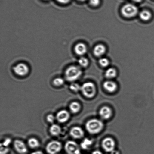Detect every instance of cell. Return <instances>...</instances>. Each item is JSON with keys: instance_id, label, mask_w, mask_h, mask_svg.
Here are the masks:
<instances>
[{"instance_id": "obj_9", "label": "cell", "mask_w": 154, "mask_h": 154, "mask_svg": "<svg viewBox=\"0 0 154 154\" xmlns=\"http://www.w3.org/2000/svg\"><path fill=\"white\" fill-rule=\"evenodd\" d=\"M14 148L16 151L19 154H26L28 152L26 145L21 140H16L14 141Z\"/></svg>"}, {"instance_id": "obj_17", "label": "cell", "mask_w": 154, "mask_h": 154, "mask_svg": "<svg viewBox=\"0 0 154 154\" xmlns=\"http://www.w3.org/2000/svg\"><path fill=\"white\" fill-rule=\"evenodd\" d=\"M93 144V140L88 138H85L82 142L80 147L83 150H88L91 148Z\"/></svg>"}, {"instance_id": "obj_32", "label": "cell", "mask_w": 154, "mask_h": 154, "mask_svg": "<svg viewBox=\"0 0 154 154\" xmlns=\"http://www.w3.org/2000/svg\"><path fill=\"white\" fill-rule=\"evenodd\" d=\"M91 154H103V153L100 151L95 150L92 152Z\"/></svg>"}, {"instance_id": "obj_6", "label": "cell", "mask_w": 154, "mask_h": 154, "mask_svg": "<svg viewBox=\"0 0 154 154\" xmlns=\"http://www.w3.org/2000/svg\"><path fill=\"white\" fill-rule=\"evenodd\" d=\"M64 149L67 154H81L80 146L74 141H67L65 144Z\"/></svg>"}, {"instance_id": "obj_16", "label": "cell", "mask_w": 154, "mask_h": 154, "mask_svg": "<svg viewBox=\"0 0 154 154\" xmlns=\"http://www.w3.org/2000/svg\"><path fill=\"white\" fill-rule=\"evenodd\" d=\"M61 128L58 125L53 124L50 127L49 132L53 136H58L61 134Z\"/></svg>"}, {"instance_id": "obj_3", "label": "cell", "mask_w": 154, "mask_h": 154, "mask_svg": "<svg viewBox=\"0 0 154 154\" xmlns=\"http://www.w3.org/2000/svg\"><path fill=\"white\" fill-rule=\"evenodd\" d=\"M81 91L83 96L88 99H91L96 93V86L93 83L88 82L84 83L81 86Z\"/></svg>"}, {"instance_id": "obj_5", "label": "cell", "mask_w": 154, "mask_h": 154, "mask_svg": "<svg viewBox=\"0 0 154 154\" xmlns=\"http://www.w3.org/2000/svg\"><path fill=\"white\" fill-rule=\"evenodd\" d=\"M62 148V144L61 142L54 140L50 142L47 145L46 150L48 154H57L61 152Z\"/></svg>"}, {"instance_id": "obj_24", "label": "cell", "mask_w": 154, "mask_h": 154, "mask_svg": "<svg viewBox=\"0 0 154 154\" xmlns=\"http://www.w3.org/2000/svg\"><path fill=\"white\" fill-rule=\"evenodd\" d=\"M70 90L75 93H77L81 90V86L79 84L75 83H72L70 86Z\"/></svg>"}, {"instance_id": "obj_8", "label": "cell", "mask_w": 154, "mask_h": 154, "mask_svg": "<svg viewBox=\"0 0 154 154\" xmlns=\"http://www.w3.org/2000/svg\"><path fill=\"white\" fill-rule=\"evenodd\" d=\"M115 141L113 138L110 137L104 139L102 141V146L103 149L105 152L111 153L115 149Z\"/></svg>"}, {"instance_id": "obj_15", "label": "cell", "mask_w": 154, "mask_h": 154, "mask_svg": "<svg viewBox=\"0 0 154 154\" xmlns=\"http://www.w3.org/2000/svg\"><path fill=\"white\" fill-rule=\"evenodd\" d=\"M106 48L103 45L98 44L94 47L93 49V53L96 57H100L105 54Z\"/></svg>"}, {"instance_id": "obj_28", "label": "cell", "mask_w": 154, "mask_h": 154, "mask_svg": "<svg viewBox=\"0 0 154 154\" xmlns=\"http://www.w3.org/2000/svg\"><path fill=\"white\" fill-rule=\"evenodd\" d=\"M89 4L93 7H97L100 4V0H89Z\"/></svg>"}, {"instance_id": "obj_11", "label": "cell", "mask_w": 154, "mask_h": 154, "mask_svg": "<svg viewBox=\"0 0 154 154\" xmlns=\"http://www.w3.org/2000/svg\"><path fill=\"white\" fill-rule=\"evenodd\" d=\"M84 132L82 128L75 126L72 127L70 131L71 137L75 139H80L84 137Z\"/></svg>"}, {"instance_id": "obj_26", "label": "cell", "mask_w": 154, "mask_h": 154, "mask_svg": "<svg viewBox=\"0 0 154 154\" xmlns=\"http://www.w3.org/2000/svg\"><path fill=\"white\" fill-rule=\"evenodd\" d=\"M10 151V148L8 147L3 146L1 144L0 148V154H7Z\"/></svg>"}, {"instance_id": "obj_20", "label": "cell", "mask_w": 154, "mask_h": 154, "mask_svg": "<svg viewBox=\"0 0 154 154\" xmlns=\"http://www.w3.org/2000/svg\"><path fill=\"white\" fill-rule=\"evenodd\" d=\"M117 75V71L113 68H109L107 69L105 73L106 77L109 79L115 78Z\"/></svg>"}, {"instance_id": "obj_2", "label": "cell", "mask_w": 154, "mask_h": 154, "mask_svg": "<svg viewBox=\"0 0 154 154\" xmlns=\"http://www.w3.org/2000/svg\"><path fill=\"white\" fill-rule=\"evenodd\" d=\"M82 74V71L79 66L72 65L69 66L66 70L65 78L69 82H74L79 79Z\"/></svg>"}, {"instance_id": "obj_23", "label": "cell", "mask_w": 154, "mask_h": 154, "mask_svg": "<svg viewBox=\"0 0 154 154\" xmlns=\"http://www.w3.org/2000/svg\"><path fill=\"white\" fill-rule=\"evenodd\" d=\"M64 79L61 77L55 78L53 81L54 85L57 87H60L63 86L64 84Z\"/></svg>"}, {"instance_id": "obj_22", "label": "cell", "mask_w": 154, "mask_h": 154, "mask_svg": "<svg viewBox=\"0 0 154 154\" xmlns=\"http://www.w3.org/2000/svg\"><path fill=\"white\" fill-rule=\"evenodd\" d=\"M78 62L81 67L85 68L88 65L89 61L88 59L84 57H80L78 60Z\"/></svg>"}, {"instance_id": "obj_27", "label": "cell", "mask_w": 154, "mask_h": 154, "mask_svg": "<svg viewBox=\"0 0 154 154\" xmlns=\"http://www.w3.org/2000/svg\"><path fill=\"white\" fill-rule=\"evenodd\" d=\"M55 119H56V117L52 114L48 115L46 117V120L48 123L51 124L54 123L55 121Z\"/></svg>"}, {"instance_id": "obj_21", "label": "cell", "mask_w": 154, "mask_h": 154, "mask_svg": "<svg viewBox=\"0 0 154 154\" xmlns=\"http://www.w3.org/2000/svg\"><path fill=\"white\" fill-rule=\"evenodd\" d=\"M140 17L142 20L147 21L150 20L152 17V14L149 11L145 10L140 12Z\"/></svg>"}, {"instance_id": "obj_25", "label": "cell", "mask_w": 154, "mask_h": 154, "mask_svg": "<svg viewBox=\"0 0 154 154\" xmlns=\"http://www.w3.org/2000/svg\"><path fill=\"white\" fill-rule=\"evenodd\" d=\"M99 64L103 67H106L109 64V61L108 59L102 58L99 60Z\"/></svg>"}, {"instance_id": "obj_13", "label": "cell", "mask_w": 154, "mask_h": 154, "mask_svg": "<svg viewBox=\"0 0 154 154\" xmlns=\"http://www.w3.org/2000/svg\"><path fill=\"white\" fill-rule=\"evenodd\" d=\"M103 87L106 91L109 93H114L117 89V84L114 81L111 80H108L104 82Z\"/></svg>"}, {"instance_id": "obj_29", "label": "cell", "mask_w": 154, "mask_h": 154, "mask_svg": "<svg viewBox=\"0 0 154 154\" xmlns=\"http://www.w3.org/2000/svg\"><path fill=\"white\" fill-rule=\"evenodd\" d=\"M11 143V140L10 138H7L4 140V141L2 143H1V144L3 146H6V147H9L10 144Z\"/></svg>"}, {"instance_id": "obj_33", "label": "cell", "mask_w": 154, "mask_h": 154, "mask_svg": "<svg viewBox=\"0 0 154 154\" xmlns=\"http://www.w3.org/2000/svg\"><path fill=\"white\" fill-rule=\"evenodd\" d=\"M110 154H120V152L118 150H116L115 149L113 151L110 153Z\"/></svg>"}, {"instance_id": "obj_30", "label": "cell", "mask_w": 154, "mask_h": 154, "mask_svg": "<svg viewBox=\"0 0 154 154\" xmlns=\"http://www.w3.org/2000/svg\"><path fill=\"white\" fill-rule=\"evenodd\" d=\"M59 3L61 4H67L71 0H56Z\"/></svg>"}, {"instance_id": "obj_4", "label": "cell", "mask_w": 154, "mask_h": 154, "mask_svg": "<svg viewBox=\"0 0 154 154\" xmlns=\"http://www.w3.org/2000/svg\"><path fill=\"white\" fill-rule=\"evenodd\" d=\"M138 8L132 4H125L122 7L121 13L125 17L131 18L136 16L138 13Z\"/></svg>"}, {"instance_id": "obj_34", "label": "cell", "mask_w": 154, "mask_h": 154, "mask_svg": "<svg viewBox=\"0 0 154 154\" xmlns=\"http://www.w3.org/2000/svg\"><path fill=\"white\" fill-rule=\"evenodd\" d=\"M134 2L136 3H140L143 0H132Z\"/></svg>"}, {"instance_id": "obj_36", "label": "cell", "mask_w": 154, "mask_h": 154, "mask_svg": "<svg viewBox=\"0 0 154 154\" xmlns=\"http://www.w3.org/2000/svg\"><path fill=\"white\" fill-rule=\"evenodd\" d=\"M45 1H48V0H45Z\"/></svg>"}, {"instance_id": "obj_12", "label": "cell", "mask_w": 154, "mask_h": 154, "mask_svg": "<svg viewBox=\"0 0 154 154\" xmlns=\"http://www.w3.org/2000/svg\"><path fill=\"white\" fill-rule=\"evenodd\" d=\"M100 117L102 120H108L112 115V111L109 107L104 106L102 107L99 112Z\"/></svg>"}, {"instance_id": "obj_19", "label": "cell", "mask_w": 154, "mask_h": 154, "mask_svg": "<svg viewBox=\"0 0 154 154\" xmlns=\"http://www.w3.org/2000/svg\"><path fill=\"white\" fill-rule=\"evenodd\" d=\"M28 145L31 148L35 149L40 147V143L38 140L35 138H31L28 140Z\"/></svg>"}, {"instance_id": "obj_18", "label": "cell", "mask_w": 154, "mask_h": 154, "mask_svg": "<svg viewBox=\"0 0 154 154\" xmlns=\"http://www.w3.org/2000/svg\"><path fill=\"white\" fill-rule=\"evenodd\" d=\"M81 105L78 102H73L69 105V109L71 112L73 114H76L79 112L81 109Z\"/></svg>"}, {"instance_id": "obj_10", "label": "cell", "mask_w": 154, "mask_h": 154, "mask_svg": "<svg viewBox=\"0 0 154 154\" xmlns=\"http://www.w3.org/2000/svg\"><path fill=\"white\" fill-rule=\"evenodd\" d=\"M70 117V113L66 110H62L59 111L56 116V120L61 123H65L67 121Z\"/></svg>"}, {"instance_id": "obj_14", "label": "cell", "mask_w": 154, "mask_h": 154, "mask_svg": "<svg viewBox=\"0 0 154 154\" xmlns=\"http://www.w3.org/2000/svg\"><path fill=\"white\" fill-rule=\"evenodd\" d=\"M74 50L77 55L82 56L85 54L86 52H87V46L84 43H78L75 45Z\"/></svg>"}, {"instance_id": "obj_31", "label": "cell", "mask_w": 154, "mask_h": 154, "mask_svg": "<svg viewBox=\"0 0 154 154\" xmlns=\"http://www.w3.org/2000/svg\"><path fill=\"white\" fill-rule=\"evenodd\" d=\"M31 154H44L43 152L40 150L32 152Z\"/></svg>"}, {"instance_id": "obj_35", "label": "cell", "mask_w": 154, "mask_h": 154, "mask_svg": "<svg viewBox=\"0 0 154 154\" xmlns=\"http://www.w3.org/2000/svg\"><path fill=\"white\" fill-rule=\"evenodd\" d=\"M78 1L80 2H84L87 1V0H78Z\"/></svg>"}, {"instance_id": "obj_1", "label": "cell", "mask_w": 154, "mask_h": 154, "mask_svg": "<svg viewBox=\"0 0 154 154\" xmlns=\"http://www.w3.org/2000/svg\"><path fill=\"white\" fill-rule=\"evenodd\" d=\"M86 130L89 134L96 135L99 134L104 128V124L99 119L94 118L88 121L85 125Z\"/></svg>"}, {"instance_id": "obj_7", "label": "cell", "mask_w": 154, "mask_h": 154, "mask_svg": "<svg viewBox=\"0 0 154 154\" xmlns=\"http://www.w3.org/2000/svg\"><path fill=\"white\" fill-rule=\"evenodd\" d=\"M14 73L19 76L23 77L28 74L29 68L26 64L23 63H18L13 68Z\"/></svg>"}]
</instances>
